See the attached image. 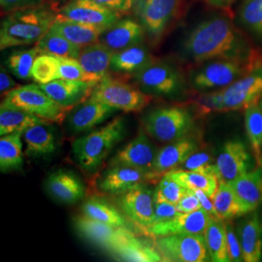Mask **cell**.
<instances>
[{
	"mask_svg": "<svg viewBox=\"0 0 262 262\" xmlns=\"http://www.w3.org/2000/svg\"><path fill=\"white\" fill-rule=\"evenodd\" d=\"M74 225L76 230L81 236L106 251L108 250L117 230L116 227L106 225L85 215L77 216L74 220Z\"/></svg>",
	"mask_w": 262,
	"mask_h": 262,
	"instance_id": "1f68e13d",
	"label": "cell"
},
{
	"mask_svg": "<svg viewBox=\"0 0 262 262\" xmlns=\"http://www.w3.org/2000/svg\"><path fill=\"white\" fill-rule=\"evenodd\" d=\"M262 96V63L224 89L202 96L200 105L209 111H235L257 103Z\"/></svg>",
	"mask_w": 262,
	"mask_h": 262,
	"instance_id": "3957f363",
	"label": "cell"
},
{
	"mask_svg": "<svg viewBox=\"0 0 262 262\" xmlns=\"http://www.w3.org/2000/svg\"><path fill=\"white\" fill-rule=\"evenodd\" d=\"M59 60V76L60 79L72 81H84L89 83L98 84L94 78L89 75L80 64L77 58L58 57Z\"/></svg>",
	"mask_w": 262,
	"mask_h": 262,
	"instance_id": "7bdbcfd3",
	"label": "cell"
},
{
	"mask_svg": "<svg viewBox=\"0 0 262 262\" xmlns=\"http://www.w3.org/2000/svg\"><path fill=\"white\" fill-rule=\"evenodd\" d=\"M96 84L84 81L57 79L48 84H39V86L56 102L73 108L75 104L92 94Z\"/></svg>",
	"mask_w": 262,
	"mask_h": 262,
	"instance_id": "d6986e66",
	"label": "cell"
},
{
	"mask_svg": "<svg viewBox=\"0 0 262 262\" xmlns=\"http://www.w3.org/2000/svg\"><path fill=\"white\" fill-rule=\"evenodd\" d=\"M165 174L176 179L187 189L203 190L211 198H213L219 187V178L215 174V164L213 168L207 170L173 169Z\"/></svg>",
	"mask_w": 262,
	"mask_h": 262,
	"instance_id": "f1b7e54d",
	"label": "cell"
},
{
	"mask_svg": "<svg viewBox=\"0 0 262 262\" xmlns=\"http://www.w3.org/2000/svg\"><path fill=\"white\" fill-rule=\"evenodd\" d=\"M48 125L39 123L24 131L23 138L26 144L25 154L27 156H45L56 150L55 134Z\"/></svg>",
	"mask_w": 262,
	"mask_h": 262,
	"instance_id": "f546056e",
	"label": "cell"
},
{
	"mask_svg": "<svg viewBox=\"0 0 262 262\" xmlns=\"http://www.w3.org/2000/svg\"><path fill=\"white\" fill-rule=\"evenodd\" d=\"M248 213L254 212L262 204V167L246 172L229 183Z\"/></svg>",
	"mask_w": 262,
	"mask_h": 262,
	"instance_id": "7402d4cb",
	"label": "cell"
},
{
	"mask_svg": "<svg viewBox=\"0 0 262 262\" xmlns=\"http://www.w3.org/2000/svg\"><path fill=\"white\" fill-rule=\"evenodd\" d=\"M121 206L125 215L143 228L155 223V192L143 184L123 193Z\"/></svg>",
	"mask_w": 262,
	"mask_h": 262,
	"instance_id": "2e32d148",
	"label": "cell"
},
{
	"mask_svg": "<svg viewBox=\"0 0 262 262\" xmlns=\"http://www.w3.org/2000/svg\"><path fill=\"white\" fill-rule=\"evenodd\" d=\"M94 1L120 15H127L131 12H133L136 0H94Z\"/></svg>",
	"mask_w": 262,
	"mask_h": 262,
	"instance_id": "7dc6e473",
	"label": "cell"
},
{
	"mask_svg": "<svg viewBox=\"0 0 262 262\" xmlns=\"http://www.w3.org/2000/svg\"><path fill=\"white\" fill-rule=\"evenodd\" d=\"M43 3L44 0H0L1 9L5 13L36 7Z\"/></svg>",
	"mask_w": 262,
	"mask_h": 262,
	"instance_id": "c3c4849f",
	"label": "cell"
},
{
	"mask_svg": "<svg viewBox=\"0 0 262 262\" xmlns=\"http://www.w3.org/2000/svg\"><path fill=\"white\" fill-rule=\"evenodd\" d=\"M113 56L114 52L98 41L82 48L77 59L84 71L99 83L110 69Z\"/></svg>",
	"mask_w": 262,
	"mask_h": 262,
	"instance_id": "cb8c5ba5",
	"label": "cell"
},
{
	"mask_svg": "<svg viewBox=\"0 0 262 262\" xmlns=\"http://www.w3.org/2000/svg\"><path fill=\"white\" fill-rule=\"evenodd\" d=\"M157 152L144 131L123 147L111 160V166L125 165L152 172Z\"/></svg>",
	"mask_w": 262,
	"mask_h": 262,
	"instance_id": "e0dca14e",
	"label": "cell"
},
{
	"mask_svg": "<svg viewBox=\"0 0 262 262\" xmlns=\"http://www.w3.org/2000/svg\"><path fill=\"white\" fill-rule=\"evenodd\" d=\"M47 187L53 196L64 203H74L84 196V186L80 179L66 171H56L51 174Z\"/></svg>",
	"mask_w": 262,
	"mask_h": 262,
	"instance_id": "4316f807",
	"label": "cell"
},
{
	"mask_svg": "<svg viewBox=\"0 0 262 262\" xmlns=\"http://www.w3.org/2000/svg\"><path fill=\"white\" fill-rule=\"evenodd\" d=\"M212 215L203 208L190 213H182L178 216L156 223L145 228L147 234L154 238L174 234L204 235Z\"/></svg>",
	"mask_w": 262,
	"mask_h": 262,
	"instance_id": "5bb4252c",
	"label": "cell"
},
{
	"mask_svg": "<svg viewBox=\"0 0 262 262\" xmlns=\"http://www.w3.org/2000/svg\"><path fill=\"white\" fill-rule=\"evenodd\" d=\"M237 16L240 26L254 37L262 40V0H243Z\"/></svg>",
	"mask_w": 262,
	"mask_h": 262,
	"instance_id": "f35d334b",
	"label": "cell"
},
{
	"mask_svg": "<svg viewBox=\"0 0 262 262\" xmlns=\"http://www.w3.org/2000/svg\"><path fill=\"white\" fill-rule=\"evenodd\" d=\"M21 131L1 136L0 139V168L2 172L19 169L23 166V137Z\"/></svg>",
	"mask_w": 262,
	"mask_h": 262,
	"instance_id": "e575fe53",
	"label": "cell"
},
{
	"mask_svg": "<svg viewBox=\"0 0 262 262\" xmlns=\"http://www.w3.org/2000/svg\"><path fill=\"white\" fill-rule=\"evenodd\" d=\"M187 189L176 179L164 174L155 191V199L164 200L177 205Z\"/></svg>",
	"mask_w": 262,
	"mask_h": 262,
	"instance_id": "b9f144b4",
	"label": "cell"
},
{
	"mask_svg": "<svg viewBox=\"0 0 262 262\" xmlns=\"http://www.w3.org/2000/svg\"><path fill=\"white\" fill-rule=\"evenodd\" d=\"M17 84L14 82V80L10 77L9 74L6 72V70L1 67V72H0V91L1 94H6L11 90L17 88Z\"/></svg>",
	"mask_w": 262,
	"mask_h": 262,
	"instance_id": "f907efd6",
	"label": "cell"
},
{
	"mask_svg": "<svg viewBox=\"0 0 262 262\" xmlns=\"http://www.w3.org/2000/svg\"><path fill=\"white\" fill-rule=\"evenodd\" d=\"M155 246L164 261L203 262L210 258L204 235L163 236L156 238Z\"/></svg>",
	"mask_w": 262,
	"mask_h": 262,
	"instance_id": "30bf717a",
	"label": "cell"
},
{
	"mask_svg": "<svg viewBox=\"0 0 262 262\" xmlns=\"http://www.w3.org/2000/svg\"><path fill=\"white\" fill-rule=\"evenodd\" d=\"M40 54H48L57 57L78 58L82 48L51 28L36 44Z\"/></svg>",
	"mask_w": 262,
	"mask_h": 262,
	"instance_id": "d590c367",
	"label": "cell"
},
{
	"mask_svg": "<svg viewBox=\"0 0 262 262\" xmlns=\"http://www.w3.org/2000/svg\"><path fill=\"white\" fill-rule=\"evenodd\" d=\"M90 98L124 112L140 111L150 100L137 88L108 76L94 86Z\"/></svg>",
	"mask_w": 262,
	"mask_h": 262,
	"instance_id": "ba28073f",
	"label": "cell"
},
{
	"mask_svg": "<svg viewBox=\"0 0 262 262\" xmlns=\"http://www.w3.org/2000/svg\"><path fill=\"white\" fill-rule=\"evenodd\" d=\"M154 60L149 50L140 44L114 53L110 70L115 73L136 74Z\"/></svg>",
	"mask_w": 262,
	"mask_h": 262,
	"instance_id": "484cf974",
	"label": "cell"
},
{
	"mask_svg": "<svg viewBox=\"0 0 262 262\" xmlns=\"http://www.w3.org/2000/svg\"><path fill=\"white\" fill-rule=\"evenodd\" d=\"M116 109L90 98L82 104L69 119V125L75 132L94 128L112 115Z\"/></svg>",
	"mask_w": 262,
	"mask_h": 262,
	"instance_id": "d4e9b609",
	"label": "cell"
},
{
	"mask_svg": "<svg viewBox=\"0 0 262 262\" xmlns=\"http://www.w3.org/2000/svg\"><path fill=\"white\" fill-rule=\"evenodd\" d=\"M56 16L53 10L43 4L11 12L1 23V50L37 44L51 29Z\"/></svg>",
	"mask_w": 262,
	"mask_h": 262,
	"instance_id": "7a4b0ae2",
	"label": "cell"
},
{
	"mask_svg": "<svg viewBox=\"0 0 262 262\" xmlns=\"http://www.w3.org/2000/svg\"><path fill=\"white\" fill-rule=\"evenodd\" d=\"M243 260L260 261L262 258V221L257 213L248 216L239 226Z\"/></svg>",
	"mask_w": 262,
	"mask_h": 262,
	"instance_id": "603a6c76",
	"label": "cell"
},
{
	"mask_svg": "<svg viewBox=\"0 0 262 262\" xmlns=\"http://www.w3.org/2000/svg\"><path fill=\"white\" fill-rule=\"evenodd\" d=\"M150 174V172L143 169L125 165H114L101 180L99 187L106 192L115 194L124 193L143 184Z\"/></svg>",
	"mask_w": 262,
	"mask_h": 262,
	"instance_id": "ffe728a7",
	"label": "cell"
},
{
	"mask_svg": "<svg viewBox=\"0 0 262 262\" xmlns=\"http://www.w3.org/2000/svg\"><path fill=\"white\" fill-rule=\"evenodd\" d=\"M51 28L80 48L86 47L98 42L104 31L102 28L84 25L71 19L58 18L57 16Z\"/></svg>",
	"mask_w": 262,
	"mask_h": 262,
	"instance_id": "83f0119b",
	"label": "cell"
},
{
	"mask_svg": "<svg viewBox=\"0 0 262 262\" xmlns=\"http://www.w3.org/2000/svg\"><path fill=\"white\" fill-rule=\"evenodd\" d=\"M179 7L180 0H136L133 12L146 34L159 41L176 18Z\"/></svg>",
	"mask_w": 262,
	"mask_h": 262,
	"instance_id": "9c48e42d",
	"label": "cell"
},
{
	"mask_svg": "<svg viewBox=\"0 0 262 262\" xmlns=\"http://www.w3.org/2000/svg\"><path fill=\"white\" fill-rule=\"evenodd\" d=\"M57 17L102 28L104 31L122 19V15L94 0H70L60 9Z\"/></svg>",
	"mask_w": 262,
	"mask_h": 262,
	"instance_id": "4fadbf2b",
	"label": "cell"
},
{
	"mask_svg": "<svg viewBox=\"0 0 262 262\" xmlns=\"http://www.w3.org/2000/svg\"><path fill=\"white\" fill-rule=\"evenodd\" d=\"M212 200L215 207V217L223 221L232 220L247 214L243 204L229 183L219 181V187Z\"/></svg>",
	"mask_w": 262,
	"mask_h": 262,
	"instance_id": "4dcf8cb0",
	"label": "cell"
},
{
	"mask_svg": "<svg viewBox=\"0 0 262 262\" xmlns=\"http://www.w3.org/2000/svg\"><path fill=\"white\" fill-rule=\"evenodd\" d=\"M212 158L207 152H192L182 164L183 169L187 170H207L214 167L211 163Z\"/></svg>",
	"mask_w": 262,
	"mask_h": 262,
	"instance_id": "bcb514c9",
	"label": "cell"
},
{
	"mask_svg": "<svg viewBox=\"0 0 262 262\" xmlns=\"http://www.w3.org/2000/svg\"><path fill=\"white\" fill-rule=\"evenodd\" d=\"M251 157L241 141L226 142L215 163V171L219 181L232 183L248 172Z\"/></svg>",
	"mask_w": 262,
	"mask_h": 262,
	"instance_id": "9a60e30c",
	"label": "cell"
},
{
	"mask_svg": "<svg viewBox=\"0 0 262 262\" xmlns=\"http://www.w3.org/2000/svg\"><path fill=\"white\" fill-rule=\"evenodd\" d=\"M195 194H196L200 203H201V206L206 210L207 212L212 215V216H215V207H214V203L213 201H211V197L208 196L206 193L203 191V190H200V189H195L194 190Z\"/></svg>",
	"mask_w": 262,
	"mask_h": 262,
	"instance_id": "816d5d0a",
	"label": "cell"
},
{
	"mask_svg": "<svg viewBox=\"0 0 262 262\" xmlns=\"http://www.w3.org/2000/svg\"><path fill=\"white\" fill-rule=\"evenodd\" d=\"M197 149L196 141L183 137L169 143L157 152L152 166L154 174H165L170 170L182 165L185 160Z\"/></svg>",
	"mask_w": 262,
	"mask_h": 262,
	"instance_id": "44dd1931",
	"label": "cell"
},
{
	"mask_svg": "<svg viewBox=\"0 0 262 262\" xmlns=\"http://www.w3.org/2000/svg\"><path fill=\"white\" fill-rule=\"evenodd\" d=\"M45 123L51 124L45 119L39 118L30 113L25 112L23 110L15 108H4L1 107L0 110V135H8L14 132L24 131L29 128L32 125Z\"/></svg>",
	"mask_w": 262,
	"mask_h": 262,
	"instance_id": "836d02e7",
	"label": "cell"
},
{
	"mask_svg": "<svg viewBox=\"0 0 262 262\" xmlns=\"http://www.w3.org/2000/svg\"><path fill=\"white\" fill-rule=\"evenodd\" d=\"M226 233H227V252H228L229 260L234 262L244 261L240 239L235 231L234 226L231 224L226 225Z\"/></svg>",
	"mask_w": 262,
	"mask_h": 262,
	"instance_id": "ee69618b",
	"label": "cell"
},
{
	"mask_svg": "<svg viewBox=\"0 0 262 262\" xmlns=\"http://www.w3.org/2000/svg\"><path fill=\"white\" fill-rule=\"evenodd\" d=\"M124 120L118 117L73 143L74 157L82 168H97L124 135Z\"/></svg>",
	"mask_w": 262,
	"mask_h": 262,
	"instance_id": "277c9868",
	"label": "cell"
},
{
	"mask_svg": "<svg viewBox=\"0 0 262 262\" xmlns=\"http://www.w3.org/2000/svg\"><path fill=\"white\" fill-rule=\"evenodd\" d=\"M31 79L39 84H48L60 79L58 57L48 54H39L32 67Z\"/></svg>",
	"mask_w": 262,
	"mask_h": 262,
	"instance_id": "60d3db41",
	"label": "cell"
},
{
	"mask_svg": "<svg viewBox=\"0 0 262 262\" xmlns=\"http://www.w3.org/2000/svg\"><path fill=\"white\" fill-rule=\"evenodd\" d=\"M205 240L210 260L215 262L230 261L227 252L226 225L223 220L211 216L205 232Z\"/></svg>",
	"mask_w": 262,
	"mask_h": 262,
	"instance_id": "d6a6232c",
	"label": "cell"
},
{
	"mask_svg": "<svg viewBox=\"0 0 262 262\" xmlns=\"http://www.w3.org/2000/svg\"><path fill=\"white\" fill-rule=\"evenodd\" d=\"M182 52L196 63L214 59L252 62L253 53L246 36L224 14H214L196 23L185 35Z\"/></svg>",
	"mask_w": 262,
	"mask_h": 262,
	"instance_id": "6da1fadb",
	"label": "cell"
},
{
	"mask_svg": "<svg viewBox=\"0 0 262 262\" xmlns=\"http://www.w3.org/2000/svg\"><path fill=\"white\" fill-rule=\"evenodd\" d=\"M177 207L181 213H190L202 208L198 197L192 189H187L185 194L180 199Z\"/></svg>",
	"mask_w": 262,
	"mask_h": 262,
	"instance_id": "681fc988",
	"label": "cell"
},
{
	"mask_svg": "<svg viewBox=\"0 0 262 262\" xmlns=\"http://www.w3.org/2000/svg\"><path fill=\"white\" fill-rule=\"evenodd\" d=\"M107 252L122 261H164L155 243H147L132 233L129 228H117Z\"/></svg>",
	"mask_w": 262,
	"mask_h": 262,
	"instance_id": "7c38bea8",
	"label": "cell"
},
{
	"mask_svg": "<svg viewBox=\"0 0 262 262\" xmlns=\"http://www.w3.org/2000/svg\"><path fill=\"white\" fill-rule=\"evenodd\" d=\"M146 32L138 20L121 19L101 34L99 41L114 53L143 44Z\"/></svg>",
	"mask_w": 262,
	"mask_h": 262,
	"instance_id": "ac0fdd59",
	"label": "cell"
},
{
	"mask_svg": "<svg viewBox=\"0 0 262 262\" xmlns=\"http://www.w3.org/2000/svg\"><path fill=\"white\" fill-rule=\"evenodd\" d=\"M84 215L116 228H128L124 217L111 204L103 200L93 198L88 200L83 206Z\"/></svg>",
	"mask_w": 262,
	"mask_h": 262,
	"instance_id": "8d00e7d4",
	"label": "cell"
},
{
	"mask_svg": "<svg viewBox=\"0 0 262 262\" xmlns=\"http://www.w3.org/2000/svg\"><path fill=\"white\" fill-rule=\"evenodd\" d=\"M245 122L254 159L257 165L262 167V110L258 104L246 108Z\"/></svg>",
	"mask_w": 262,
	"mask_h": 262,
	"instance_id": "74e56055",
	"label": "cell"
},
{
	"mask_svg": "<svg viewBox=\"0 0 262 262\" xmlns=\"http://www.w3.org/2000/svg\"><path fill=\"white\" fill-rule=\"evenodd\" d=\"M181 214L182 213L179 211L177 205L164 200L155 199V223L154 224L172 220Z\"/></svg>",
	"mask_w": 262,
	"mask_h": 262,
	"instance_id": "f6af8a7d",
	"label": "cell"
},
{
	"mask_svg": "<svg viewBox=\"0 0 262 262\" xmlns=\"http://www.w3.org/2000/svg\"><path fill=\"white\" fill-rule=\"evenodd\" d=\"M208 5L219 8V9H226L230 7L236 0H203Z\"/></svg>",
	"mask_w": 262,
	"mask_h": 262,
	"instance_id": "f5cc1de1",
	"label": "cell"
},
{
	"mask_svg": "<svg viewBox=\"0 0 262 262\" xmlns=\"http://www.w3.org/2000/svg\"><path fill=\"white\" fill-rule=\"evenodd\" d=\"M190 75V84L199 92L221 90L246 75L253 67L251 62L234 59H214L203 62Z\"/></svg>",
	"mask_w": 262,
	"mask_h": 262,
	"instance_id": "8992f818",
	"label": "cell"
},
{
	"mask_svg": "<svg viewBox=\"0 0 262 262\" xmlns=\"http://www.w3.org/2000/svg\"><path fill=\"white\" fill-rule=\"evenodd\" d=\"M192 118L186 108L162 107L150 112L144 121L147 133L155 139L171 143L187 135L192 127Z\"/></svg>",
	"mask_w": 262,
	"mask_h": 262,
	"instance_id": "52a82bcc",
	"label": "cell"
},
{
	"mask_svg": "<svg viewBox=\"0 0 262 262\" xmlns=\"http://www.w3.org/2000/svg\"><path fill=\"white\" fill-rule=\"evenodd\" d=\"M40 54L37 46L28 50H20L12 53L7 60L6 66L10 71L21 80L31 79V71L38 55Z\"/></svg>",
	"mask_w": 262,
	"mask_h": 262,
	"instance_id": "ab89813d",
	"label": "cell"
},
{
	"mask_svg": "<svg viewBox=\"0 0 262 262\" xmlns=\"http://www.w3.org/2000/svg\"><path fill=\"white\" fill-rule=\"evenodd\" d=\"M141 90L150 94L174 96L183 92L184 80L177 68L161 60H154L134 74Z\"/></svg>",
	"mask_w": 262,
	"mask_h": 262,
	"instance_id": "8fae6325",
	"label": "cell"
},
{
	"mask_svg": "<svg viewBox=\"0 0 262 262\" xmlns=\"http://www.w3.org/2000/svg\"><path fill=\"white\" fill-rule=\"evenodd\" d=\"M1 107L19 109L49 122L59 123L72 109L56 102L36 84L21 85L11 90L5 94Z\"/></svg>",
	"mask_w": 262,
	"mask_h": 262,
	"instance_id": "5b68a950",
	"label": "cell"
}]
</instances>
